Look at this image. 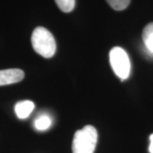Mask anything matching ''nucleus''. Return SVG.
Returning <instances> with one entry per match:
<instances>
[{
    "mask_svg": "<svg viewBox=\"0 0 153 153\" xmlns=\"http://www.w3.org/2000/svg\"><path fill=\"white\" fill-rule=\"evenodd\" d=\"M31 41L33 49L44 58H51L55 54L56 44L55 38L46 28L43 27L35 28L32 34Z\"/></svg>",
    "mask_w": 153,
    "mask_h": 153,
    "instance_id": "1",
    "label": "nucleus"
},
{
    "mask_svg": "<svg viewBox=\"0 0 153 153\" xmlns=\"http://www.w3.org/2000/svg\"><path fill=\"white\" fill-rule=\"evenodd\" d=\"M98 140L95 128L91 125L83 127L75 133L72 140V153H94Z\"/></svg>",
    "mask_w": 153,
    "mask_h": 153,
    "instance_id": "2",
    "label": "nucleus"
},
{
    "mask_svg": "<svg viewBox=\"0 0 153 153\" xmlns=\"http://www.w3.org/2000/svg\"><path fill=\"white\" fill-rule=\"evenodd\" d=\"M110 63L116 75L121 80H126L130 74V60L125 50L114 47L110 51Z\"/></svg>",
    "mask_w": 153,
    "mask_h": 153,
    "instance_id": "3",
    "label": "nucleus"
},
{
    "mask_svg": "<svg viewBox=\"0 0 153 153\" xmlns=\"http://www.w3.org/2000/svg\"><path fill=\"white\" fill-rule=\"evenodd\" d=\"M25 76L24 71L18 68L6 69L0 71V86L16 83L23 80Z\"/></svg>",
    "mask_w": 153,
    "mask_h": 153,
    "instance_id": "4",
    "label": "nucleus"
},
{
    "mask_svg": "<svg viewBox=\"0 0 153 153\" xmlns=\"http://www.w3.org/2000/svg\"><path fill=\"white\" fill-rule=\"evenodd\" d=\"M34 103L31 100H23L18 102L15 106V111L17 117L21 119H24L29 117L34 109Z\"/></svg>",
    "mask_w": 153,
    "mask_h": 153,
    "instance_id": "5",
    "label": "nucleus"
},
{
    "mask_svg": "<svg viewBox=\"0 0 153 153\" xmlns=\"http://www.w3.org/2000/svg\"><path fill=\"white\" fill-rule=\"evenodd\" d=\"M144 44L150 53L153 55V22L147 24L142 33Z\"/></svg>",
    "mask_w": 153,
    "mask_h": 153,
    "instance_id": "6",
    "label": "nucleus"
},
{
    "mask_svg": "<svg viewBox=\"0 0 153 153\" xmlns=\"http://www.w3.org/2000/svg\"><path fill=\"white\" fill-rule=\"evenodd\" d=\"M51 125V119L47 115H43L38 117L34 122V127L38 130H45L48 129Z\"/></svg>",
    "mask_w": 153,
    "mask_h": 153,
    "instance_id": "7",
    "label": "nucleus"
},
{
    "mask_svg": "<svg viewBox=\"0 0 153 153\" xmlns=\"http://www.w3.org/2000/svg\"><path fill=\"white\" fill-rule=\"evenodd\" d=\"M60 10L64 13H69L75 7V0H55Z\"/></svg>",
    "mask_w": 153,
    "mask_h": 153,
    "instance_id": "8",
    "label": "nucleus"
},
{
    "mask_svg": "<svg viewBox=\"0 0 153 153\" xmlns=\"http://www.w3.org/2000/svg\"><path fill=\"white\" fill-rule=\"evenodd\" d=\"M106 2L113 10L117 11L125 10L130 4V0H106Z\"/></svg>",
    "mask_w": 153,
    "mask_h": 153,
    "instance_id": "9",
    "label": "nucleus"
},
{
    "mask_svg": "<svg viewBox=\"0 0 153 153\" xmlns=\"http://www.w3.org/2000/svg\"><path fill=\"white\" fill-rule=\"evenodd\" d=\"M150 146H149V152L151 153H153V134L150 136Z\"/></svg>",
    "mask_w": 153,
    "mask_h": 153,
    "instance_id": "10",
    "label": "nucleus"
}]
</instances>
